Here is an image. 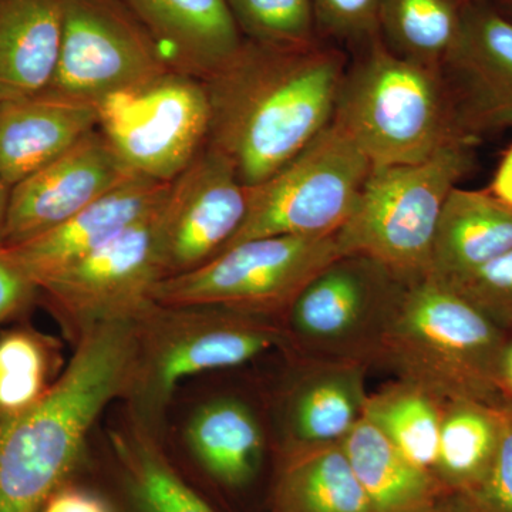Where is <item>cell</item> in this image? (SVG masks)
<instances>
[{
    "label": "cell",
    "mask_w": 512,
    "mask_h": 512,
    "mask_svg": "<svg viewBox=\"0 0 512 512\" xmlns=\"http://www.w3.org/2000/svg\"><path fill=\"white\" fill-rule=\"evenodd\" d=\"M348 56L322 42L271 47L244 40L202 80L211 106L208 146L251 188L284 167L335 117Z\"/></svg>",
    "instance_id": "1"
},
{
    "label": "cell",
    "mask_w": 512,
    "mask_h": 512,
    "mask_svg": "<svg viewBox=\"0 0 512 512\" xmlns=\"http://www.w3.org/2000/svg\"><path fill=\"white\" fill-rule=\"evenodd\" d=\"M134 355L136 319L94 326L45 399L0 420V512H37L72 480L93 424L126 394Z\"/></svg>",
    "instance_id": "2"
},
{
    "label": "cell",
    "mask_w": 512,
    "mask_h": 512,
    "mask_svg": "<svg viewBox=\"0 0 512 512\" xmlns=\"http://www.w3.org/2000/svg\"><path fill=\"white\" fill-rule=\"evenodd\" d=\"M507 338L454 289L426 274L404 284L376 363L443 403L503 406L498 370Z\"/></svg>",
    "instance_id": "3"
},
{
    "label": "cell",
    "mask_w": 512,
    "mask_h": 512,
    "mask_svg": "<svg viewBox=\"0 0 512 512\" xmlns=\"http://www.w3.org/2000/svg\"><path fill=\"white\" fill-rule=\"evenodd\" d=\"M333 121L373 167L421 163L463 137L441 70L396 55L380 36L349 63Z\"/></svg>",
    "instance_id": "4"
},
{
    "label": "cell",
    "mask_w": 512,
    "mask_h": 512,
    "mask_svg": "<svg viewBox=\"0 0 512 512\" xmlns=\"http://www.w3.org/2000/svg\"><path fill=\"white\" fill-rule=\"evenodd\" d=\"M282 346H289L288 335L275 318L154 302L136 319V355L124 394L134 423L151 430L187 377L242 366Z\"/></svg>",
    "instance_id": "5"
},
{
    "label": "cell",
    "mask_w": 512,
    "mask_h": 512,
    "mask_svg": "<svg viewBox=\"0 0 512 512\" xmlns=\"http://www.w3.org/2000/svg\"><path fill=\"white\" fill-rule=\"evenodd\" d=\"M477 144L460 137L421 163L373 167L336 234L342 254L369 256L406 279L429 274L441 210L476 167Z\"/></svg>",
    "instance_id": "6"
},
{
    "label": "cell",
    "mask_w": 512,
    "mask_h": 512,
    "mask_svg": "<svg viewBox=\"0 0 512 512\" xmlns=\"http://www.w3.org/2000/svg\"><path fill=\"white\" fill-rule=\"evenodd\" d=\"M372 168L332 121L284 167L248 188L247 217L225 249L254 238L338 234L355 211Z\"/></svg>",
    "instance_id": "7"
},
{
    "label": "cell",
    "mask_w": 512,
    "mask_h": 512,
    "mask_svg": "<svg viewBox=\"0 0 512 512\" xmlns=\"http://www.w3.org/2000/svg\"><path fill=\"white\" fill-rule=\"evenodd\" d=\"M407 281L369 256H338L286 311L289 346L308 359L376 365L384 330Z\"/></svg>",
    "instance_id": "8"
},
{
    "label": "cell",
    "mask_w": 512,
    "mask_h": 512,
    "mask_svg": "<svg viewBox=\"0 0 512 512\" xmlns=\"http://www.w3.org/2000/svg\"><path fill=\"white\" fill-rule=\"evenodd\" d=\"M340 255L336 235L248 239L190 272L164 278L153 298L161 305L217 306L276 319Z\"/></svg>",
    "instance_id": "9"
},
{
    "label": "cell",
    "mask_w": 512,
    "mask_h": 512,
    "mask_svg": "<svg viewBox=\"0 0 512 512\" xmlns=\"http://www.w3.org/2000/svg\"><path fill=\"white\" fill-rule=\"evenodd\" d=\"M99 130L134 173L171 183L208 144L211 106L197 77L168 70L111 94Z\"/></svg>",
    "instance_id": "10"
},
{
    "label": "cell",
    "mask_w": 512,
    "mask_h": 512,
    "mask_svg": "<svg viewBox=\"0 0 512 512\" xmlns=\"http://www.w3.org/2000/svg\"><path fill=\"white\" fill-rule=\"evenodd\" d=\"M158 210L40 282V295L74 343L94 326L137 319L153 305L165 278Z\"/></svg>",
    "instance_id": "11"
},
{
    "label": "cell",
    "mask_w": 512,
    "mask_h": 512,
    "mask_svg": "<svg viewBox=\"0 0 512 512\" xmlns=\"http://www.w3.org/2000/svg\"><path fill=\"white\" fill-rule=\"evenodd\" d=\"M60 9L59 60L47 94L97 107L170 70L120 0H60Z\"/></svg>",
    "instance_id": "12"
},
{
    "label": "cell",
    "mask_w": 512,
    "mask_h": 512,
    "mask_svg": "<svg viewBox=\"0 0 512 512\" xmlns=\"http://www.w3.org/2000/svg\"><path fill=\"white\" fill-rule=\"evenodd\" d=\"M248 187L211 146L168 187L158 210L165 278L185 274L224 251L247 217Z\"/></svg>",
    "instance_id": "13"
},
{
    "label": "cell",
    "mask_w": 512,
    "mask_h": 512,
    "mask_svg": "<svg viewBox=\"0 0 512 512\" xmlns=\"http://www.w3.org/2000/svg\"><path fill=\"white\" fill-rule=\"evenodd\" d=\"M441 73L461 136L478 143L512 128V20L491 0L464 6Z\"/></svg>",
    "instance_id": "14"
},
{
    "label": "cell",
    "mask_w": 512,
    "mask_h": 512,
    "mask_svg": "<svg viewBox=\"0 0 512 512\" xmlns=\"http://www.w3.org/2000/svg\"><path fill=\"white\" fill-rule=\"evenodd\" d=\"M134 173L99 130L10 188L3 247L46 234Z\"/></svg>",
    "instance_id": "15"
},
{
    "label": "cell",
    "mask_w": 512,
    "mask_h": 512,
    "mask_svg": "<svg viewBox=\"0 0 512 512\" xmlns=\"http://www.w3.org/2000/svg\"><path fill=\"white\" fill-rule=\"evenodd\" d=\"M168 187L170 183L134 174L46 234L6 248L39 285L153 215L163 204Z\"/></svg>",
    "instance_id": "16"
},
{
    "label": "cell",
    "mask_w": 512,
    "mask_h": 512,
    "mask_svg": "<svg viewBox=\"0 0 512 512\" xmlns=\"http://www.w3.org/2000/svg\"><path fill=\"white\" fill-rule=\"evenodd\" d=\"M281 406L284 453L342 443L362 420L366 363L302 357Z\"/></svg>",
    "instance_id": "17"
},
{
    "label": "cell",
    "mask_w": 512,
    "mask_h": 512,
    "mask_svg": "<svg viewBox=\"0 0 512 512\" xmlns=\"http://www.w3.org/2000/svg\"><path fill=\"white\" fill-rule=\"evenodd\" d=\"M173 72L205 80L241 49L227 0H120Z\"/></svg>",
    "instance_id": "18"
},
{
    "label": "cell",
    "mask_w": 512,
    "mask_h": 512,
    "mask_svg": "<svg viewBox=\"0 0 512 512\" xmlns=\"http://www.w3.org/2000/svg\"><path fill=\"white\" fill-rule=\"evenodd\" d=\"M97 127L99 109L92 104L47 93L0 101V177L13 187Z\"/></svg>",
    "instance_id": "19"
},
{
    "label": "cell",
    "mask_w": 512,
    "mask_h": 512,
    "mask_svg": "<svg viewBox=\"0 0 512 512\" xmlns=\"http://www.w3.org/2000/svg\"><path fill=\"white\" fill-rule=\"evenodd\" d=\"M512 249V208L490 190L457 185L448 194L431 248L430 272L448 282Z\"/></svg>",
    "instance_id": "20"
},
{
    "label": "cell",
    "mask_w": 512,
    "mask_h": 512,
    "mask_svg": "<svg viewBox=\"0 0 512 512\" xmlns=\"http://www.w3.org/2000/svg\"><path fill=\"white\" fill-rule=\"evenodd\" d=\"M60 39V0H0V101L47 92Z\"/></svg>",
    "instance_id": "21"
},
{
    "label": "cell",
    "mask_w": 512,
    "mask_h": 512,
    "mask_svg": "<svg viewBox=\"0 0 512 512\" xmlns=\"http://www.w3.org/2000/svg\"><path fill=\"white\" fill-rule=\"evenodd\" d=\"M187 443L202 473L227 490H244L254 483L264 461L261 424L247 404L229 397L212 400L195 412Z\"/></svg>",
    "instance_id": "22"
},
{
    "label": "cell",
    "mask_w": 512,
    "mask_h": 512,
    "mask_svg": "<svg viewBox=\"0 0 512 512\" xmlns=\"http://www.w3.org/2000/svg\"><path fill=\"white\" fill-rule=\"evenodd\" d=\"M342 447L373 512H427L446 497L433 474L404 457L365 417Z\"/></svg>",
    "instance_id": "23"
},
{
    "label": "cell",
    "mask_w": 512,
    "mask_h": 512,
    "mask_svg": "<svg viewBox=\"0 0 512 512\" xmlns=\"http://www.w3.org/2000/svg\"><path fill=\"white\" fill-rule=\"evenodd\" d=\"M271 512H373L342 443L284 453Z\"/></svg>",
    "instance_id": "24"
},
{
    "label": "cell",
    "mask_w": 512,
    "mask_h": 512,
    "mask_svg": "<svg viewBox=\"0 0 512 512\" xmlns=\"http://www.w3.org/2000/svg\"><path fill=\"white\" fill-rule=\"evenodd\" d=\"M504 406L443 403L433 474L446 495H466L487 476L503 433Z\"/></svg>",
    "instance_id": "25"
},
{
    "label": "cell",
    "mask_w": 512,
    "mask_h": 512,
    "mask_svg": "<svg viewBox=\"0 0 512 512\" xmlns=\"http://www.w3.org/2000/svg\"><path fill=\"white\" fill-rule=\"evenodd\" d=\"M124 487L136 512H217L171 464L153 431L134 423L113 434Z\"/></svg>",
    "instance_id": "26"
},
{
    "label": "cell",
    "mask_w": 512,
    "mask_h": 512,
    "mask_svg": "<svg viewBox=\"0 0 512 512\" xmlns=\"http://www.w3.org/2000/svg\"><path fill=\"white\" fill-rule=\"evenodd\" d=\"M441 414V400L417 384L397 379L376 393H369L363 417L404 457L433 474Z\"/></svg>",
    "instance_id": "27"
},
{
    "label": "cell",
    "mask_w": 512,
    "mask_h": 512,
    "mask_svg": "<svg viewBox=\"0 0 512 512\" xmlns=\"http://www.w3.org/2000/svg\"><path fill=\"white\" fill-rule=\"evenodd\" d=\"M62 348L30 326L0 333V420L15 419L37 406L63 372Z\"/></svg>",
    "instance_id": "28"
},
{
    "label": "cell",
    "mask_w": 512,
    "mask_h": 512,
    "mask_svg": "<svg viewBox=\"0 0 512 512\" xmlns=\"http://www.w3.org/2000/svg\"><path fill=\"white\" fill-rule=\"evenodd\" d=\"M457 0H382L380 37L396 55L441 70L460 32Z\"/></svg>",
    "instance_id": "29"
},
{
    "label": "cell",
    "mask_w": 512,
    "mask_h": 512,
    "mask_svg": "<svg viewBox=\"0 0 512 512\" xmlns=\"http://www.w3.org/2000/svg\"><path fill=\"white\" fill-rule=\"evenodd\" d=\"M239 32L249 42L303 47L319 42L312 0H227Z\"/></svg>",
    "instance_id": "30"
},
{
    "label": "cell",
    "mask_w": 512,
    "mask_h": 512,
    "mask_svg": "<svg viewBox=\"0 0 512 512\" xmlns=\"http://www.w3.org/2000/svg\"><path fill=\"white\" fill-rule=\"evenodd\" d=\"M444 284L470 302L498 328L511 332L512 249L476 271Z\"/></svg>",
    "instance_id": "31"
},
{
    "label": "cell",
    "mask_w": 512,
    "mask_h": 512,
    "mask_svg": "<svg viewBox=\"0 0 512 512\" xmlns=\"http://www.w3.org/2000/svg\"><path fill=\"white\" fill-rule=\"evenodd\" d=\"M380 6L382 0H312L316 30L362 49L380 36Z\"/></svg>",
    "instance_id": "32"
},
{
    "label": "cell",
    "mask_w": 512,
    "mask_h": 512,
    "mask_svg": "<svg viewBox=\"0 0 512 512\" xmlns=\"http://www.w3.org/2000/svg\"><path fill=\"white\" fill-rule=\"evenodd\" d=\"M456 497L471 512H512V412L507 407L500 444L487 476L473 491Z\"/></svg>",
    "instance_id": "33"
},
{
    "label": "cell",
    "mask_w": 512,
    "mask_h": 512,
    "mask_svg": "<svg viewBox=\"0 0 512 512\" xmlns=\"http://www.w3.org/2000/svg\"><path fill=\"white\" fill-rule=\"evenodd\" d=\"M39 295L35 279L9 248L0 247V325L25 315Z\"/></svg>",
    "instance_id": "34"
},
{
    "label": "cell",
    "mask_w": 512,
    "mask_h": 512,
    "mask_svg": "<svg viewBox=\"0 0 512 512\" xmlns=\"http://www.w3.org/2000/svg\"><path fill=\"white\" fill-rule=\"evenodd\" d=\"M37 512H116L110 501L90 488L67 481L56 488Z\"/></svg>",
    "instance_id": "35"
},
{
    "label": "cell",
    "mask_w": 512,
    "mask_h": 512,
    "mask_svg": "<svg viewBox=\"0 0 512 512\" xmlns=\"http://www.w3.org/2000/svg\"><path fill=\"white\" fill-rule=\"evenodd\" d=\"M488 190L493 192L498 200L512 208V143L504 151L500 163L495 168L493 178H491Z\"/></svg>",
    "instance_id": "36"
},
{
    "label": "cell",
    "mask_w": 512,
    "mask_h": 512,
    "mask_svg": "<svg viewBox=\"0 0 512 512\" xmlns=\"http://www.w3.org/2000/svg\"><path fill=\"white\" fill-rule=\"evenodd\" d=\"M498 393L501 403L512 412V330L508 332L503 356H501L500 370H498Z\"/></svg>",
    "instance_id": "37"
},
{
    "label": "cell",
    "mask_w": 512,
    "mask_h": 512,
    "mask_svg": "<svg viewBox=\"0 0 512 512\" xmlns=\"http://www.w3.org/2000/svg\"><path fill=\"white\" fill-rule=\"evenodd\" d=\"M10 188L8 184L0 177V247H3V238H5L6 218H8Z\"/></svg>",
    "instance_id": "38"
},
{
    "label": "cell",
    "mask_w": 512,
    "mask_h": 512,
    "mask_svg": "<svg viewBox=\"0 0 512 512\" xmlns=\"http://www.w3.org/2000/svg\"><path fill=\"white\" fill-rule=\"evenodd\" d=\"M427 512H471L456 495H446Z\"/></svg>",
    "instance_id": "39"
},
{
    "label": "cell",
    "mask_w": 512,
    "mask_h": 512,
    "mask_svg": "<svg viewBox=\"0 0 512 512\" xmlns=\"http://www.w3.org/2000/svg\"><path fill=\"white\" fill-rule=\"evenodd\" d=\"M491 2L504 16L512 20V0H491Z\"/></svg>",
    "instance_id": "40"
},
{
    "label": "cell",
    "mask_w": 512,
    "mask_h": 512,
    "mask_svg": "<svg viewBox=\"0 0 512 512\" xmlns=\"http://www.w3.org/2000/svg\"><path fill=\"white\" fill-rule=\"evenodd\" d=\"M457 2H460L461 5H468V3H473V2H477V0H457Z\"/></svg>",
    "instance_id": "41"
}]
</instances>
